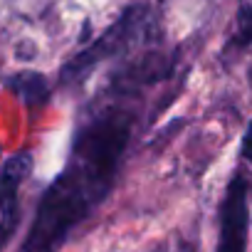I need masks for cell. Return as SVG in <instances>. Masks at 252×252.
<instances>
[{"label": "cell", "instance_id": "1", "mask_svg": "<svg viewBox=\"0 0 252 252\" xmlns=\"http://www.w3.org/2000/svg\"><path fill=\"white\" fill-rule=\"evenodd\" d=\"M129 134L131 119L119 111L89 121L77 134L72 158L42 195L20 252L60 250L69 230L79 225L109 193Z\"/></svg>", "mask_w": 252, "mask_h": 252}, {"label": "cell", "instance_id": "2", "mask_svg": "<svg viewBox=\"0 0 252 252\" xmlns=\"http://www.w3.org/2000/svg\"><path fill=\"white\" fill-rule=\"evenodd\" d=\"M247 178L235 173L227 183L222 208H220V237L215 252H245L247 227H250V203H247Z\"/></svg>", "mask_w": 252, "mask_h": 252}, {"label": "cell", "instance_id": "3", "mask_svg": "<svg viewBox=\"0 0 252 252\" xmlns=\"http://www.w3.org/2000/svg\"><path fill=\"white\" fill-rule=\"evenodd\" d=\"M28 173H30V156L28 154L13 156L0 166V252L10 245L13 232L18 227L20 188H23Z\"/></svg>", "mask_w": 252, "mask_h": 252}, {"label": "cell", "instance_id": "4", "mask_svg": "<svg viewBox=\"0 0 252 252\" xmlns=\"http://www.w3.org/2000/svg\"><path fill=\"white\" fill-rule=\"evenodd\" d=\"M136 25H139V15L136 13H129V15H124L109 32H104L89 50H84V52H79L67 67H64V72H62V77L67 79V82H72V79H82L99 60H104V57H109V55H114V52H119L126 42H129V37H131V32L136 30Z\"/></svg>", "mask_w": 252, "mask_h": 252}]
</instances>
